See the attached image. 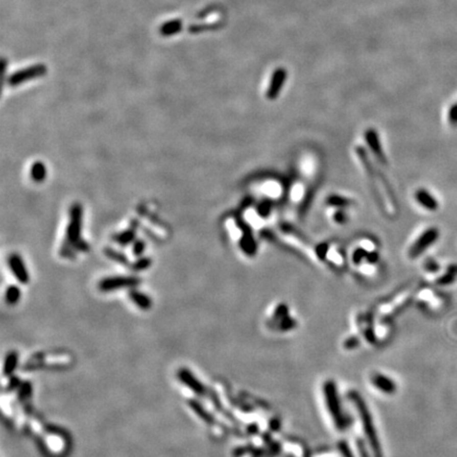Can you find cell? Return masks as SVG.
<instances>
[{
    "label": "cell",
    "instance_id": "17",
    "mask_svg": "<svg viewBox=\"0 0 457 457\" xmlns=\"http://www.w3.org/2000/svg\"><path fill=\"white\" fill-rule=\"evenodd\" d=\"M30 177L32 181L36 183H41L46 180L47 177V169L46 165L40 161L34 162L30 170Z\"/></svg>",
    "mask_w": 457,
    "mask_h": 457
},
{
    "label": "cell",
    "instance_id": "21",
    "mask_svg": "<svg viewBox=\"0 0 457 457\" xmlns=\"http://www.w3.org/2000/svg\"><path fill=\"white\" fill-rule=\"evenodd\" d=\"M284 77L285 76L282 72H278L274 76L273 81L270 85V88L267 91V97L269 100H274L278 95V92H279V90H281L283 82H284Z\"/></svg>",
    "mask_w": 457,
    "mask_h": 457
},
{
    "label": "cell",
    "instance_id": "10",
    "mask_svg": "<svg viewBox=\"0 0 457 457\" xmlns=\"http://www.w3.org/2000/svg\"><path fill=\"white\" fill-rule=\"evenodd\" d=\"M365 138H366L368 146H370V149L374 153L375 157L379 160V162H381V163H386L387 159H386L384 153H383L382 146L380 144V140H379L377 132L374 129L367 130L365 134Z\"/></svg>",
    "mask_w": 457,
    "mask_h": 457
},
{
    "label": "cell",
    "instance_id": "16",
    "mask_svg": "<svg viewBox=\"0 0 457 457\" xmlns=\"http://www.w3.org/2000/svg\"><path fill=\"white\" fill-rule=\"evenodd\" d=\"M18 361H19V357L18 353L16 351H10L6 359H5V364H4V375L6 377H11L13 376L14 372L16 371V368L18 366Z\"/></svg>",
    "mask_w": 457,
    "mask_h": 457
},
{
    "label": "cell",
    "instance_id": "12",
    "mask_svg": "<svg viewBox=\"0 0 457 457\" xmlns=\"http://www.w3.org/2000/svg\"><path fill=\"white\" fill-rule=\"evenodd\" d=\"M187 404H188V406H189V408L193 411L195 414L202 420V421H204L206 424H210V425H213V424H215V422H216V420H215V417L211 414V413L206 410L198 400H196V399H189L188 401H187Z\"/></svg>",
    "mask_w": 457,
    "mask_h": 457
},
{
    "label": "cell",
    "instance_id": "33",
    "mask_svg": "<svg viewBox=\"0 0 457 457\" xmlns=\"http://www.w3.org/2000/svg\"><path fill=\"white\" fill-rule=\"evenodd\" d=\"M426 269L429 270V271H435V270H437L438 269V266H437V263L435 262V261H427V263H426Z\"/></svg>",
    "mask_w": 457,
    "mask_h": 457
},
{
    "label": "cell",
    "instance_id": "27",
    "mask_svg": "<svg viewBox=\"0 0 457 457\" xmlns=\"http://www.w3.org/2000/svg\"><path fill=\"white\" fill-rule=\"evenodd\" d=\"M146 249V244L142 239H136V242L132 244V254L136 257H140L143 255Z\"/></svg>",
    "mask_w": 457,
    "mask_h": 457
},
{
    "label": "cell",
    "instance_id": "22",
    "mask_svg": "<svg viewBox=\"0 0 457 457\" xmlns=\"http://www.w3.org/2000/svg\"><path fill=\"white\" fill-rule=\"evenodd\" d=\"M20 298H21V291L18 286L11 285L7 288L5 299H6V303L8 305H10V306L16 305L20 301Z\"/></svg>",
    "mask_w": 457,
    "mask_h": 457
},
{
    "label": "cell",
    "instance_id": "3",
    "mask_svg": "<svg viewBox=\"0 0 457 457\" xmlns=\"http://www.w3.org/2000/svg\"><path fill=\"white\" fill-rule=\"evenodd\" d=\"M142 283V278L135 275H117L101 279L98 288L101 292H112L122 289L136 288Z\"/></svg>",
    "mask_w": 457,
    "mask_h": 457
},
{
    "label": "cell",
    "instance_id": "23",
    "mask_svg": "<svg viewBox=\"0 0 457 457\" xmlns=\"http://www.w3.org/2000/svg\"><path fill=\"white\" fill-rule=\"evenodd\" d=\"M152 263H153V260L150 257L140 256L136 261L130 263L129 268L131 271H134V272H141V271L149 269L152 266Z\"/></svg>",
    "mask_w": 457,
    "mask_h": 457
},
{
    "label": "cell",
    "instance_id": "20",
    "mask_svg": "<svg viewBox=\"0 0 457 457\" xmlns=\"http://www.w3.org/2000/svg\"><path fill=\"white\" fill-rule=\"evenodd\" d=\"M104 254L109 259H111V260H113V261H115L117 263H120V264H123V266H125V267H129L130 266V262H129L128 257L124 253L119 252L115 249L105 248L104 249Z\"/></svg>",
    "mask_w": 457,
    "mask_h": 457
},
{
    "label": "cell",
    "instance_id": "4",
    "mask_svg": "<svg viewBox=\"0 0 457 457\" xmlns=\"http://www.w3.org/2000/svg\"><path fill=\"white\" fill-rule=\"evenodd\" d=\"M324 394H325L327 407L330 412L334 424L336 425L338 429H344L346 425V420L343 415L340 400L338 398L336 388L332 381H328L325 387H324Z\"/></svg>",
    "mask_w": 457,
    "mask_h": 457
},
{
    "label": "cell",
    "instance_id": "13",
    "mask_svg": "<svg viewBox=\"0 0 457 457\" xmlns=\"http://www.w3.org/2000/svg\"><path fill=\"white\" fill-rule=\"evenodd\" d=\"M136 239H137V229L134 227L126 229L117 234H114L112 236V240L121 247H127L131 244H134Z\"/></svg>",
    "mask_w": 457,
    "mask_h": 457
},
{
    "label": "cell",
    "instance_id": "24",
    "mask_svg": "<svg viewBox=\"0 0 457 457\" xmlns=\"http://www.w3.org/2000/svg\"><path fill=\"white\" fill-rule=\"evenodd\" d=\"M32 383L30 381H25L21 383V386L19 387L18 391V399L20 401H25L27 400L29 397H31L32 395Z\"/></svg>",
    "mask_w": 457,
    "mask_h": 457
},
{
    "label": "cell",
    "instance_id": "8",
    "mask_svg": "<svg viewBox=\"0 0 457 457\" xmlns=\"http://www.w3.org/2000/svg\"><path fill=\"white\" fill-rule=\"evenodd\" d=\"M177 378L182 383L184 387H186L189 391L193 392L198 397H205L208 395L209 390L203 383L200 382V380L191 373L188 368L182 367L177 372Z\"/></svg>",
    "mask_w": 457,
    "mask_h": 457
},
{
    "label": "cell",
    "instance_id": "29",
    "mask_svg": "<svg viewBox=\"0 0 457 457\" xmlns=\"http://www.w3.org/2000/svg\"><path fill=\"white\" fill-rule=\"evenodd\" d=\"M271 212V204L269 202H261L258 206L256 213L259 217H267Z\"/></svg>",
    "mask_w": 457,
    "mask_h": 457
},
{
    "label": "cell",
    "instance_id": "19",
    "mask_svg": "<svg viewBox=\"0 0 457 457\" xmlns=\"http://www.w3.org/2000/svg\"><path fill=\"white\" fill-rule=\"evenodd\" d=\"M262 193L267 194V196H272L278 198L282 195V184L275 180H268L262 183Z\"/></svg>",
    "mask_w": 457,
    "mask_h": 457
},
{
    "label": "cell",
    "instance_id": "2",
    "mask_svg": "<svg viewBox=\"0 0 457 457\" xmlns=\"http://www.w3.org/2000/svg\"><path fill=\"white\" fill-rule=\"evenodd\" d=\"M349 398L350 400L353 402L357 406V410L359 412V416L362 422V426L365 432V436L367 438L368 444H370V447L375 455V457H383L382 454V449L381 446L379 444V439L376 433V429L375 425L371 416V413L368 411L365 402L363 401V399L361 398V396L357 393V392H351L349 393Z\"/></svg>",
    "mask_w": 457,
    "mask_h": 457
},
{
    "label": "cell",
    "instance_id": "1",
    "mask_svg": "<svg viewBox=\"0 0 457 457\" xmlns=\"http://www.w3.org/2000/svg\"><path fill=\"white\" fill-rule=\"evenodd\" d=\"M83 225V206L76 202L71 206L69 213V224L66 230V237L62 244L60 255L65 258L73 259L78 252H88L90 249L89 244L82 239Z\"/></svg>",
    "mask_w": 457,
    "mask_h": 457
},
{
    "label": "cell",
    "instance_id": "14",
    "mask_svg": "<svg viewBox=\"0 0 457 457\" xmlns=\"http://www.w3.org/2000/svg\"><path fill=\"white\" fill-rule=\"evenodd\" d=\"M415 197H416V200L418 201V203L421 206H423L424 209L429 210V211H436L438 209V201L427 190H425V189L417 190Z\"/></svg>",
    "mask_w": 457,
    "mask_h": 457
},
{
    "label": "cell",
    "instance_id": "15",
    "mask_svg": "<svg viewBox=\"0 0 457 457\" xmlns=\"http://www.w3.org/2000/svg\"><path fill=\"white\" fill-rule=\"evenodd\" d=\"M182 27H183V23H182V20H180V19L169 20L159 28V33L164 37L173 36L177 33H179L182 30Z\"/></svg>",
    "mask_w": 457,
    "mask_h": 457
},
{
    "label": "cell",
    "instance_id": "18",
    "mask_svg": "<svg viewBox=\"0 0 457 457\" xmlns=\"http://www.w3.org/2000/svg\"><path fill=\"white\" fill-rule=\"evenodd\" d=\"M373 383L380 391L384 392V393L392 394V393H394L396 391L395 383L391 379L387 378L386 376H382V375L374 376Z\"/></svg>",
    "mask_w": 457,
    "mask_h": 457
},
{
    "label": "cell",
    "instance_id": "25",
    "mask_svg": "<svg viewBox=\"0 0 457 457\" xmlns=\"http://www.w3.org/2000/svg\"><path fill=\"white\" fill-rule=\"evenodd\" d=\"M456 277H457V264H452V266L448 268L447 273L439 279L438 283L441 285H448L453 283Z\"/></svg>",
    "mask_w": 457,
    "mask_h": 457
},
{
    "label": "cell",
    "instance_id": "9",
    "mask_svg": "<svg viewBox=\"0 0 457 457\" xmlns=\"http://www.w3.org/2000/svg\"><path fill=\"white\" fill-rule=\"evenodd\" d=\"M8 264L11 269V272L16 277V279L20 284L27 285L30 282V274H29L25 261L19 254L17 253L11 254L8 258Z\"/></svg>",
    "mask_w": 457,
    "mask_h": 457
},
{
    "label": "cell",
    "instance_id": "32",
    "mask_svg": "<svg viewBox=\"0 0 457 457\" xmlns=\"http://www.w3.org/2000/svg\"><path fill=\"white\" fill-rule=\"evenodd\" d=\"M339 449H340V452L343 457H353L352 453L350 452L348 446L345 444V442H343V441L340 442V444H339Z\"/></svg>",
    "mask_w": 457,
    "mask_h": 457
},
{
    "label": "cell",
    "instance_id": "5",
    "mask_svg": "<svg viewBox=\"0 0 457 457\" xmlns=\"http://www.w3.org/2000/svg\"><path fill=\"white\" fill-rule=\"evenodd\" d=\"M48 72L47 66L43 64H35L30 67H27L23 69H20L18 71H15L9 76L7 83L10 87H16L23 83H27L29 81L36 80L39 78H42L46 76Z\"/></svg>",
    "mask_w": 457,
    "mask_h": 457
},
{
    "label": "cell",
    "instance_id": "34",
    "mask_svg": "<svg viewBox=\"0 0 457 457\" xmlns=\"http://www.w3.org/2000/svg\"><path fill=\"white\" fill-rule=\"evenodd\" d=\"M359 452H360V455H361V457H370L368 456V453H367V451L365 450V448L363 447V445L361 444V442H359Z\"/></svg>",
    "mask_w": 457,
    "mask_h": 457
},
{
    "label": "cell",
    "instance_id": "6",
    "mask_svg": "<svg viewBox=\"0 0 457 457\" xmlns=\"http://www.w3.org/2000/svg\"><path fill=\"white\" fill-rule=\"evenodd\" d=\"M235 225L240 230L242 236L239 238V248L242 249V251L248 255V256H253L256 253L257 250V246H256V242L253 237V235L251 233V230H250L249 225L244 221V219L239 218V217H235Z\"/></svg>",
    "mask_w": 457,
    "mask_h": 457
},
{
    "label": "cell",
    "instance_id": "31",
    "mask_svg": "<svg viewBox=\"0 0 457 457\" xmlns=\"http://www.w3.org/2000/svg\"><path fill=\"white\" fill-rule=\"evenodd\" d=\"M448 116H449L450 124L453 126H456L457 125V103L451 106Z\"/></svg>",
    "mask_w": 457,
    "mask_h": 457
},
{
    "label": "cell",
    "instance_id": "26",
    "mask_svg": "<svg viewBox=\"0 0 457 457\" xmlns=\"http://www.w3.org/2000/svg\"><path fill=\"white\" fill-rule=\"evenodd\" d=\"M327 203L332 206H339V208H344L350 204V201L347 198L341 196H329L327 198Z\"/></svg>",
    "mask_w": 457,
    "mask_h": 457
},
{
    "label": "cell",
    "instance_id": "28",
    "mask_svg": "<svg viewBox=\"0 0 457 457\" xmlns=\"http://www.w3.org/2000/svg\"><path fill=\"white\" fill-rule=\"evenodd\" d=\"M21 383H22V382L20 381V379H19L18 377H16V376H11V377H10V381H9L8 386H7V388H6V392H13V391L18 390L19 387L21 386Z\"/></svg>",
    "mask_w": 457,
    "mask_h": 457
},
{
    "label": "cell",
    "instance_id": "7",
    "mask_svg": "<svg viewBox=\"0 0 457 457\" xmlns=\"http://www.w3.org/2000/svg\"><path fill=\"white\" fill-rule=\"evenodd\" d=\"M439 237V231L437 228H429L424 231L418 239L412 245L408 250V256L411 258H417L420 256L425 250L433 245Z\"/></svg>",
    "mask_w": 457,
    "mask_h": 457
},
{
    "label": "cell",
    "instance_id": "30",
    "mask_svg": "<svg viewBox=\"0 0 457 457\" xmlns=\"http://www.w3.org/2000/svg\"><path fill=\"white\" fill-rule=\"evenodd\" d=\"M347 214L343 211V210H339V211H336L335 213H334V215H333V219H334V221L336 224H339V225H343V224H345L346 221H347Z\"/></svg>",
    "mask_w": 457,
    "mask_h": 457
},
{
    "label": "cell",
    "instance_id": "11",
    "mask_svg": "<svg viewBox=\"0 0 457 457\" xmlns=\"http://www.w3.org/2000/svg\"><path fill=\"white\" fill-rule=\"evenodd\" d=\"M128 298L130 301L134 303L137 307H139L142 310H150L153 306L152 299L147 296L146 293L137 290L136 288L129 289L128 291Z\"/></svg>",
    "mask_w": 457,
    "mask_h": 457
}]
</instances>
